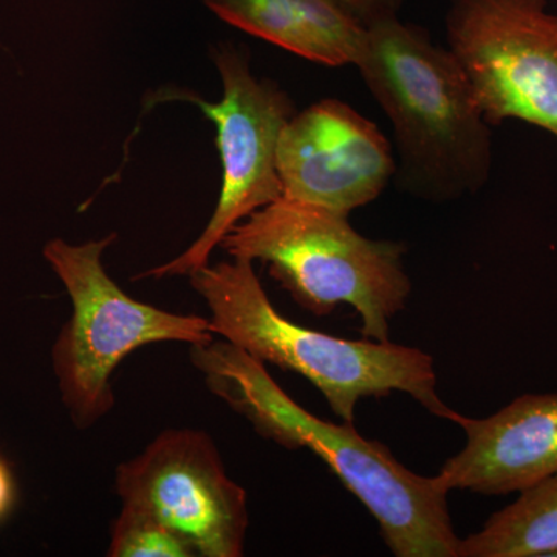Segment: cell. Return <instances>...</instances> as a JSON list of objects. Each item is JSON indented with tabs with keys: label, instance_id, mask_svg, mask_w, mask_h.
I'll return each mask as SVG.
<instances>
[{
	"label": "cell",
	"instance_id": "cell-5",
	"mask_svg": "<svg viewBox=\"0 0 557 557\" xmlns=\"http://www.w3.org/2000/svg\"><path fill=\"white\" fill-rule=\"evenodd\" d=\"M115 239L116 234L81 245L53 239L42 251L72 302L51 362L62 403L79 429L94 426L113 409L110 379L132 351L168 341L193 347L215 339L207 318L170 313L127 296L102 265Z\"/></svg>",
	"mask_w": 557,
	"mask_h": 557
},
{
	"label": "cell",
	"instance_id": "cell-3",
	"mask_svg": "<svg viewBox=\"0 0 557 557\" xmlns=\"http://www.w3.org/2000/svg\"><path fill=\"white\" fill-rule=\"evenodd\" d=\"M190 285L211 311L215 336L309 380L330 409L354 423L362 398L403 392L432 416L458 424L461 413L437 394L434 358L416 347L391 341H351L302 327L271 304L251 260L233 259L190 274Z\"/></svg>",
	"mask_w": 557,
	"mask_h": 557
},
{
	"label": "cell",
	"instance_id": "cell-8",
	"mask_svg": "<svg viewBox=\"0 0 557 557\" xmlns=\"http://www.w3.org/2000/svg\"><path fill=\"white\" fill-rule=\"evenodd\" d=\"M115 490L123 505L170 528L196 556H244L247 491L228 478L207 432H161L139 456L120 465Z\"/></svg>",
	"mask_w": 557,
	"mask_h": 557
},
{
	"label": "cell",
	"instance_id": "cell-13",
	"mask_svg": "<svg viewBox=\"0 0 557 557\" xmlns=\"http://www.w3.org/2000/svg\"><path fill=\"white\" fill-rule=\"evenodd\" d=\"M110 557H193L196 552L148 512L123 505L110 534Z\"/></svg>",
	"mask_w": 557,
	"mask_h": 557
},
{
	"label": "cell",
	"instance_id": "cell-11",
	"mask_svg": "<svg viewBox=\"0 0 557 557\" xmlns=\"http://www.w3.org/2000/svg\"><path fill=\"white\" fill-rule=\"evenodd\" d=\"M220 20L325 67L355 65L366 30L330 0H201Z\"/></svg>",
	"mask_w": 557,
	"mask_h": 557
},
{
	"label": "cell",
	"instance_id": "cell-14",
	"mask_svg": "<svg viewBox=\"0 0 557 557\" xmlns=\"http://www.w3.org/2000/svg\"><path fill=\"white\" fill-rule=\"evenodd\" d=\"M364 30L397 20L406 0H330Z\"/></svg>",
	"mask_w": 557,
	"mask_h": 557
},
{
	"label": "cell",
	"instance_id": "cell-2",
	"mask_svg": "<svg viewBox=\"0 0 557 557\" xmlns=\"http://www.w3.org/2000/svg\"><path fill=\"white\" fill-rule=\"evenodd\" d=\"M355 67L391 121L401 193L449 203L485 188L493 132L460 64L426 28L399 17L375 25Z\"/></svg>",
	"mask_w": 557,
	"mask_h": 557
},
{
	"label": "cell",
	"instance_id": "cell-7",
	"mask_svg": "<svg viewBox=\"0 0 557 557\" xmlns=\"http://www.w3.org/2000/svg\"><path fill=\"white\" fill-rule=\"evenodd\" d=\"M214 62L223 97L214 104L196 95L189 101L199 106L218 129L215 143L223 170L218 207L199 239L186 251L137 278L189 277L208 265L209 256L234 226L284 196L277 145L282 129L295 113L293 101L274 81L255 76L245 51L220 47Z\"/></svg>",
	"mask_w": 557,
	"mask_h": 557
},
{
	"label": "cell",
	"instance_id": "cell-9",
	"mask_svg": "<svg viewBox=\"0 0 557 557\" xmlns=\"http://www.w3.org/2000/svg\"><path fill=\"white\" fill-rule=\"evenodd\" d=\"M277 172L287 199L350 215L379 199L397 172L394 145L347 102L325 98L281 132Z\"/></svg>",
	"mask_w": 557,
	"mask_h": 557
},
{
	"label": "cell",
	"instance_id": "cell-1",
	"mask_svg": "<svg viewBox=\"0 0 557 557\" xmlns=\"http://www.w3.org/2000/svg\"><path fill=\"white\" fill-rule=\"evenodd\" d=\"M194 368L212 394L247 418L262 437L289 450L310 449L369 509L397 557H458L460 537L449 490L399 463L386 445L359 435L354 423L321 420L289 398L258 361L228 341L190 347Z\"/></svg>",
	"mask_w": 557,
	"mask_h": 557
},
{
	"label": "cell",
	"instance_id": "cell-10",
	"mask_svg": "<svg viewBox=\"0 0 557 557\" xmlns=\"http://www.w3.org/2000/svg\"><path fill=\"white\" fill-rule=\"evenodd\" d=\"M467 445L437 474L449 491L520 493L557 474V394H527L486 418L461 416Z\"/></svg>",
	"mask_w": 557,
	"mask_h": 557
},
{
	"label": "cell",
	"instance_id": "cell-12",
	"mask_svg": "<svg viewBox=\"0 0 557 557\" xmlns=\"http://www.w3.org/2000/svg\"><path fill=\"white\" fill-rule=\"evenodd\" d=\"M478 533L460 539L458 557L557 555V474L520 491Z\"/></svg>",
	"mask_w": 557,
	"mask_h": 557
},
{
	"label": "cell",
	"instance_id": "cell-15",
	"mask_svg": "<svg viewBox=\"0 0 557 557\" xmlns=\"http://www.w3.org/2000/svg\"><path fill=\"white\" fill-rule=\"evenodd\" d=\"M13 480L5 463L0 460V519L7 515L11 504H13Z\"/></svg>",
	"mask_w": 557,
	"mask_h": 557
},
{
	"label": "cell",
	"instance_id": "cell-6",
	"mask_svg": "<svg viewBox=\"0 0 557 557\" xmlns=\"http://www.w3.org/2000/svg\"><path fill=\"white\" fill-rule=\"evenodd\" d=\"M446 40L491 127L518 120L557 139V14L547 0H453Z\"/></svg>",
	"mask_w": 557,
	"mask_h": 557
},
{
	"label": "cell",
	"instance_id": "cell-4",
	"mask_svg": "<svg viewBox=\"0 0 557 557\" xmlns=\"http://www.w3.org/2000/svg\"><path fill=\"white\" fill-rule=\"evenodd\" d=\"M220 247L233 259L256 260L302 309L329 317L354 307L368 339L388 341L391 321L405 310L412 282L406 245L362 236L347 214L307 201L281 199L252 212Z\"/></svg>",
	"mask_w": 557,
	"mask_h": 557
}]
</instances>
